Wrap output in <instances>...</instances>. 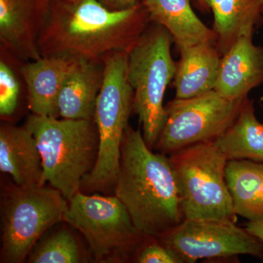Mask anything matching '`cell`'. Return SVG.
I'll use <instances>...</instances> for the list:
<instances>
[{
  "label": "cell",
  "mask_w": 263,
  "mask_h": 263,
  "mask_svg": "<svg viewBox=\"0 0 263 263\" xmlns=\"http://www.w3.org/2000/svg\"><path fill=\"white\" fill-rule=\"evenodd\" d=\"M152 22L143 2L113 11L98 0H51L38 49L42 57L103 62L130 51Z\"/></svg>",
  "instance_id": "cell-1"
},
{
  "label": "cell",
  "mask_w": 263,
  "mask_h": 263,
  "mask_svg": "<svg viewBox=\"0 0 263 263\" xmlns=\"http://www.w3.org/2000/svg\"><path fill=\"white\" fill-rule=\"evenodd\" d=\"M114 193L147 238H160L184 220L169 157L154 153L141 130L129 126L123 137Z\"/></svg>",
  "instance_id": "cell-2"
},
{
  "label": "cell",
  "mask_w": 263,
  "mask_h": 263,
  "mask_svg": "<svg viewBox=\"0 0 263 263\" xmlns=\"http://www.w3.org/2000/svg\"><path fill=\"white\" fill-rule=\"evenodd\" d=\"M26 127L32 133L42 157L43 183L48 182L67 200L81 191L85 176L94 167L99 136L94 119H57L29 116Z\"/></svg>",
  "instance_id": "cell-3"
},
{
  "label": "cell",
  "mask_w": 263,
  "mask_h": 263,
  "mask_svg": "<svg viewBox=\"0 0 263 263\" xmlns=\"http://www.w3.org/2000/svg\"><path fill=\"white\" fill-rule=\"evenodd\" d=\"M127 61L128 52L113 53L104 59L103 81L94 117L99 136L98 158L83 180L81 191L108 193L114 190L123 137L134 100V91L127 80Z\"/></svg>",
  "instance_id": "cell-4"
},
{
  "label": "cell",
  "mask_w": 263,
  "mask_h": 263,
  "mask_svg": "<svg viewBox=\"0 0 263 263\" xmlns=\"http://www.w3.org/2000/svg\"><path fill=\"white\" fill-rule=\"evenodd\" d=\"M174 38L164 27L152 22L128 52L127 80L134 91L133 110L143 127V136L155 148L166 120L164 92L176 75L171 55Z\"/></svg>",
  "instance_id": "cell-5"
},
{
  "label": "cell",
  "mask_w": 263,
  "mask_h": 263,
  "mask_svg": "<svg viewBox=\"0 0 263 263\" xmlns=\"http://www.w3.org/2000/svg\"><path fill=\"white\" fill-rule=\"evenodd\" d=\"M184 219H228L237 214L227 184L228 160L214 141L202 142L171 154Z\"/></svg>",
  "instance_id": "cell-6"
},
{
  "label": "cell",
  "mask_w": 263,
  "mask_h": 263,
  "mask_svg": "<svg viewBox=\"0 0 263 263\" xmlns=\"http://www.w3.org/2000/svg\"><path fill=\"white\" fill-rule=\"evenodd\" d=\"M68 202L64 221L82 233L98 262H124L136 257L150 238L137 229L115 195H88L79 191Z\"/></svg>",
  "instance_id": "cell-7"
},
{
  "label": "cell",
  "mask_w": 263,
  "mask_h": 263,
  "mask_svg": "<svg viewBox=\"0 0 263 263\" xmlns=\"http://www.w3.org/2000/svg\"><path fill=\"white\" fill-rule=\"evenodd\" d=\"M69 202L52 186H10L2 202L1 262L20 263L52 226L65 220Z\"/></svg>",
  "instance_id": "cell-8"
},
{
  "label": "cell",
  "mask_w": 263,
  "mask_h": 263,
  "mask_svg": "<svg viewBox=\"0 0 263 263\" xmlns=\"http://www.w3.org/2000/svg\"><path fill=\"white\" fill-rule=\"evenodd\" d=\"M247 98L230 100L215 90L165 107L167 120L155 148L172 154L202 142L214 141L232 125Z\"/></svg>",
  "instance_id": "cell-9"
},
{
  "label": "cell",
  "mask_w": 263,
  "mask_h": 263,
  "mask_svg": "<svg viewBox=\"0 0 263 263\" xmlns=\"http://www.w3.org/2000/svg\"><path fill=\"white\" fill-rule=\"evenodd\" d=\"M235 223L228 219H184L156 239L174 252L182 263L240 254L263 259L260 241Z\"/></svg>",
  "instance_id": "cell-10"
},
{
  "label": "cell",
  "mask_w": 263,
  "mask_h": 263,
  "mask_svg": "<svg viewBox=\"0 0 263 263\" xmlns=\"http://www.w3.org/2000/svg\"><path fill=\"white\" fill-rule=\"evenodd\" d=\"M51 0H0V42L24 62L41 59L38 37Z\"/></svg>",
  "instance_id": "cell-11"
},
{
  "label": "cell",
  "mask_w": 263,
  "mask_h": 263,
  "mask_svg": "<svg viewBox=\"0 0 263 263\" xmlns=\"http://www.w3.org/2000/svg\"><path fill=\"white\" fill-rule=\"evenodd\" d=\"M252 36H241L221 56L214 90L224 98H247L263 83V47L254 44Z\"/></svg>",
  "instance_id": "cell-12"
},
{
  "label": "cell",
  "mask_w": 263,
  "mask_h": 263,
  "mask_svg": "<svg viewBox=\"0 0 263 263\" xmlns=\"http://www.w3.org/2000/svg\"><path fill=\"white\" fill-rule=\"evenodd\" d=\"M0 170L22 187L45 185L42 157L35 138L25 126L1 124Z\"/></svg>",
  "instance_id": "cell-13"
},
{
  "label": "cell",
  "mask_w": 263,
  "mask_h": 263,
  "mask_svg": "<svg viewBox=\"0 0 263 263\" xmlns=\"http://www.w3.org/2000/svg\"><path fill=\"white\" fill-rule=\"evenodd\" d=\"M104 78L103 62L78 60L70 67L58 98L62 119H94Z\"/></svg>",
  "instance_id": "cell-14"
},
{
  "label": "cell",
  "mask_w": 263,
  "mask_h": 263,
  "mask_svg": "<svg viewBox=\"0 0 263 263\" xmlns=\"http://www.w3.org/2000/svg\"><path fill=\"white\" fill-rule=\"evenodd\" d=\"M70 67V62L57 57H41L19 66L27 89L29 108L33 114L59 116L58 98Z\"/></svg>",
  "instance_id": "cell-15"
},
{
  "label": "cell",
  "mask_w": 263,
  "mask_h": 263,
  "mask_svg": "<svg viewBox=\"0 0 263 263\" xmlns=\"http://www.w3.org/2000/svg\"><path fill=\"white\" fill-rule=\"evenodd\" d=\"M179 51L174 83L176 98H191L214 90L221 58L215 43H200Z\"/></svg>",
  "instance_id": "cell-16"
},
{
  "label": "cell",
  "mask_w": 263,
  "mask_h": 263,
  "mask_svg": "<svg viewBox=\"0 0 263 263\" xmlns=\"http://www.w3.org/2000/svg\"><path fill=\"white\" fill-rule=\"evenodd\" d=\"M212 10L216 47L222 56L243 35H253L263 20V0H202Z\"/></svg>",
  "instance_id": "cell-17"
},
{
  "label": "cell",
  "mask_w": 263,
  "mask_h": 263,
  "mask_svg": "<svg viewBox=\"0 0 263 263\" xmlns=\"http://www.w3.org/2000/svg\"><path fill=\"white\" fill-rule=\"evenodd\" d=\"M151 20L167 29L179 50L203 42L215 43L216 33L195 14L190 0H143Z\"/></svg>",
  "instance_id": "cell-18"
},
{
  "label": "cell",
  "mask_w": 263,
  "mask_h": 263,
  "mask_svg": "<svg viewBox=\"0 0 263 263\" xmlns=\"http://www.w3.org/2000/svg\"><path fill=\"white\" fill-rule=\"evenodd\" d=\"M226 177L237 215L249 221L263 220L262 162L228 161Z\"/></svg>",
  "instance_id": "cell-19"
},
{
  "label": "cell",
  "mask_w": 263,
  "mask_h": 263,
  "mask_svg": "<svg viewBox=\"0 0 263 263\" xmlns=\"http://www.w3.org/2000/svg\"><path fill=\"white\" fill-rule=\"evenodd\" d=\"M214 144L227 160L263 162V124L255 115L252 100H246L238 117Z\"/></svg>",
  "instance_id": "cell-20"
},
{
  "label": "cell",
  "mask_w": 263,
  "mask_h": 263,
  "mask_svg": "<svg viewBox=\"0 0 263 263\" xmlns=\"http://www.w3.org/2000/svg\"><path fill=\"white\" fill-rule=\"evenodd\" d=\"M30 253L29 262L32 263H77L83 259L77 240L67 230L53 233Z\"/></svg>",
  "instance_id": "cell-21"
},
{
  "label": "cell",
  "mask_w": 263,
  "mask_h": 263,
  "mask_svg": "<svg viewBox=\"0 0 263 263\" xmlns=\"http://www.w3.org/2000/svg\"><path fill=\"white\" fill-rule=\"evenodd\" d=\"M21 84L14 69L1 49L0 60V116L11 117L18 106Z\"/></svg>",
  "instance_id": "cell-22"
},
{
  "label": "cell",
  "mask_w": 263,
  "mask_h": 263,
  "mask_svg": "<svg viewBox=\"0 0 263 263\" xmlns=\"http://www.w3.org/2000/svg\"><path fill=\"white\" fill-rule=\"evenodd\" d=\"M139 263H182L174 252L156 238H148L136 256Z\"/></svg>",
  "instance_id": "cell-23"
},
{
  "label": "cell",
  "mask_w": 263,
  "mask_h": 263,
  "mask_svg": "<svg viewBox=\"0 0 263 263\" xmlns=\"http://www.w3.org/2000/svg\"><path fill=\"white\" fill-rule=\"evenodd\" d=\"M105 8L113 11H121L134 8L143 0H98Z\"/></svg>",
  "instance_id": "cell-24"
},
{
  "label": "cell",
  "mask_w": 263,
  "mask_h": 263,
  "mask_svg": "<svg viewBox=\"0 0 263 263\" xmlns=\"http://www.w3.org/2000/svg\"><path fill=\"white\" fill-rule=\"evenodd\" d=\"M246 229L256 237L263 247V220L249 221L246 226Z\"/></svg>",
  "instance_id": "cell-25"
},
{
  "label": "cell",
  "mask_w": 263,
  "mask_h": 263,
  "mask_svg": "<svg viewBox=\"0 0 263 263\" xmlns=\"http://www.w3.org/2000/svg\"><path fill=\"white\" fill-rule=\"evenodd\" d=\"M197 1H198V3H200V5L202 7V0H197Z\"/></svg>",
  "instance_id": "cell-26"
}]
</instances>
